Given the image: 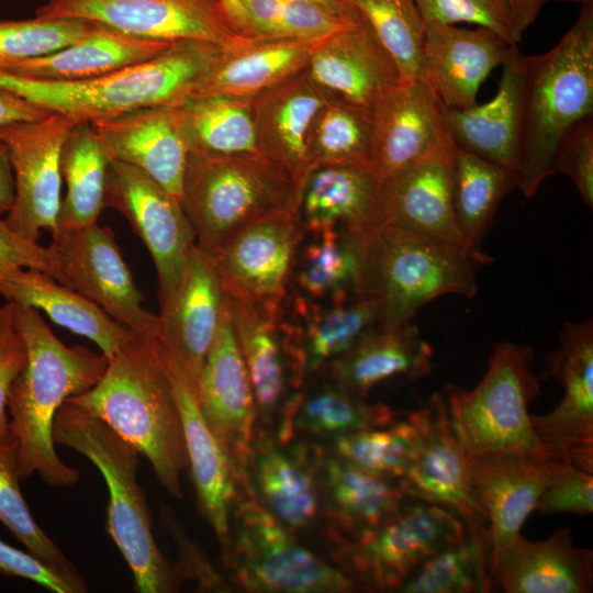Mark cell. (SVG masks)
<instances>
[{
    "label": "cell",
    "instance_id": "53",
    "mask_svg": "<svg viewBox=\"0 0 593 593\" xmlns=\"http://www.w3.org/2000/svg\"><path fill=\"white\" fill-rule=\"evenodd\" d=\"M26 362V348L13 318V304H0V443L12 438L8 399L12 383Z\"/></svg>",
    "mask_w": 593,
    "mask_h": 593
},
{
    "label": "cell",
    "instance_id": "34",
    "mask_svg": "<svg viewBox=\"0 0 593 593\" xmlns=\"http://www.w3.org/2000/svg\"><path fill=\"white\" fill-rule=\"evenodd\" d=\"M0 295L7 302L42 311L54 323L89 338L108 359L136 333L78 291L40 270H11L0 279Z\"/></svg>",
    "mask_w": 593,
    "mask_h": 593
},
{
    "label": "cell",
    "instance_id": "25",
    "mask_svg": "<svg viewBox=\"0 0 593 593\" xmlns=\"http://www.w3.org/2000/svg\"><path fill=\"white\" fill-rule=\"evenodd\" d=\"M382 190L369 160L313 167L301 184L300 224L306 234L338 227L372 232L384 224Z\"/></svg>",
    "mask_w": 593,
    "mask_h": 593
},
{
    "label": "cell",
    "instance_id": "17",
    "mask_svg": "<svg viewBox=\"0 0 593 593\" xmlns=\"http://www.w3.org/2000/svg\"><path fill=\"white\" fill-rule=\"evenodd\" d=\"M564 394L546 415H530L538 438L566 463L593 473V323L566 322L550 359Z\"/></svg>",
    "mask_w": 593,
    "mask_h": 593
},
{
    "label": "cell",
    "instance_id": "19",
    "mask_svg": "<svg viewBox=\"0 0 593 593\" xmlns=\"http://www.w3.org/2000/svg\"><path fill=\"white\" fill-rule=\"evenodd\" d=\"M444 108L426 79L399 83L371 109L369 161L382 180L404 170L447 137Z\"/></svg>",
    "mask_w": 593,
    "mask_h": 593
},
{
    "label": "cell",
    "instance_id": "57",
    "mask_svg": "<svg viewBox=\"0 0 593 593\" xmlns=\"http://www.w3.org/2000/svg\"><path fill=\"white\" fill-rule=\"evenodd\" d=\"M0 573L32 581L55 593H78L60 574L32 553L24 552L0 539Z\"/></svg>",
    "mask_w": 593,
    "mask_h": 593
},
{
    "label": "cell",
    "instance_id": "63",
    "mask_svg": "<svg viewBox=\"0 0 593 593\" xmlns=\"http://www.w3.org/2000/svg\"><path fill=\"white\" fill-rule=\"evenodd\" d=\"M546 1H547V2H548V1H569V2H574V3H581V4H583V3H586V2H591V1H593V0H546Z\"/></svg>",
    "mask_w": 593,
    "mask_h": 593
},
{
    "label": "cell",
    "instance_id": "48",
    "mask_svg": "<svg viewBox=\"0 0 593 593\" xmlns=\"http://www.w3.org/2000/svg\"><path fill=\"white\" fill-rule=\"evenodd\" d=\"M333 439L335 456L368 472L396 481L406 473L416 457L419 432L409 413L389 425L339 435Z\"/></svg>",
    "mask_w": 593,
    "mask_h": 593
},
{
    "label": "cell",
    "instance_id": "60",
    "mask_svg": "<svg viewBox=\"0 0 593 593\" xmlns=\"http://www.w3.org/2000/svg\"><path fill=\"white\" fill-rule=\"evenodd\" d=\"M546 0H510L515 30L522 38L527 27L535 22Z\"/></svg>",
    "mask_w": 593,
    "mask_h": 593
},
{
    "label": "cell",
    "instance_id": "45",
    "mask_svg": "<svg viewBox=\"0 0 593 593\" xmlns=\"http://www.w3.org/2000/svg\"><path fill=\"white\" fill-rule=\"evenodd\" d=\"M490 547L470 534L424 560L396 590L401 593H485L494 581Z\"/></svg>",
    "mask_w": 593,
    "mask_h": 593
},
{
    "label": "cell",
    "instance_id": "37",
    "mask_svg": "<svg viewBox=\"0 0 593 593\" xmlns=\"http://www.w3.org/2000/svg\"><path fill=\"white\" fill-rule=\"evenodd\" d=\"M322 41L256 40L225 52L191 97L227 94L253 99L306 69Z\"/></svg>",
    "mask_w": 593,
    "mask_h": 593
},
{
    "label": "cell",
    "instance_id": "26",
    "mask_svg": "<svg viewBox=\"0 0 593 593\" xmlns=\"http://www.w3.org/2000/svg\"><path fill=\"white\" fill-rule=\"evenodd\" d=\"M455 146L447 137L435 149L383 180L384 224L459 244L452 209Z\"/></svg>",
    "mask_w": 593,
    "mask_h": 593
},
{
    "label": "cell",
    "instance_id": "3",
    "mask_svg": "<svg viewBox=\"0 0 593 593\" xmlns=\"http://www.w3.org/2000/svg\"><path fill=\"white\" fill-rule=\"evenodd\" d=\"M225 49L180 40L157 56L93 79L42 80L0 70V89L75 122H97L145 107L182 105Z\"/></svg>",
    "mask_w": 593,
    "mask_h": 593
},
{
    "label": "cell",
    "instance_id": "44",
    "mask_svg": "<svg viewBox=\"0 0 593 593\" xmlns=\"http://www.w3.org/2000/svg\"><path fill=\"white\" fill-rule=\"evenodd\" d=\"M360 19L395 64L401 83L426 79V22L415 0H353Z\"/></svg>",
    "mask_w": 593,
    "mask_h": 593
},
{
    "label": "cell",
    "instance_id": "56",
    "mask_svg": "<svg viewBox=\"0 0 593 593\" xmlns=\"http://www.w3.org/2000/svg\"><path fill=\"white\" fill-rule=\"evenodd\" d=\"M18 268L40 270L55 280L57 277V266L51 248L23 237L4 219H0V279Z\"/></svg>",
    "mask_w": 593,
    "mask_h": 593
},
{
    "label": "cell",
    "instance_id": "49",
    "mask_svg": "<svg viewBox=\"0 0 593 593\" xmlns=\"http://www.w3.org/2000/svg\"><path fill=\"white\" fill-rule=\"evenodd\" d=\"M97 22L76 18L35 16L0 21V70L54 53L86 37Z\"/></svg>",
    "mask_w": 593,
    "mask_h": 593
},
{
    "label": "cell",
    "instance_id": "11",
    "mask_svg": "<svg viewBox=\"0 0 593 593\" xmlns=\"http://www.w3.org/2000/svg\"><path fill=\"white\" fill-rule=\"evenodd\" d=\"M35 13L97 22L148 40L205 41L226 52L256 41L232 26L220 0H46Z\"/></svg>",
    "mask_w": 593,
    "mask_h": 593
},
{
    "label": "cell",
    "instance_id": "46",
    "mask_svg": "<svg viewBox=\"0 0 593 593\" xmlns=\"http://www.w3.org/2000/svg\"><path fill=\"white\" fill-rule=\"evenodd\" d=\"M20 479L18 444L11 438L0 443V523L30 553L69 581L78 593L86 592L83 577L35 523L20 490Z\"/></svg>",
    "mask_w": 593,
    "mask_h": 593
},
{
    "label": "cell",
    "instance_id": "6",
    "mask_svg": "<svg viewBox=\"0 0 593 593\" xmlns=\"http://www.w3.org/2000/svg\"><path fill=\"white\" fill-rule=\"evenodd\" d=\"M301 184L260 155L189 152L179 201L195 245L211 256L262 219L298 213Z\"/></svg>",
    "mask_w": 593,
    "mask_h": 593
},
{
    "label": "cell",
    "instance_id": "40",
    "mask_svg": "<svg viewBox=\"0 0 593 593\" xmlns=\"http://www.w3.org/2000/svg\"><path fill=\"white\" fill-rule=\"evenodd\" d=\"M280 444L296 433L339 436L391 424L399 414L383 403L361 396L328 379L307 390H295L281 411Z\"/></svg>",
    "mask_w": 593,
    "mask_h": 593
},
{
    "label": "cell",
    "instance_id": "20",
    "mask_svg": "<svg viewBox=\"0 0 593 593\" xmlns=\"http://www.w3.org/2000/svg\"><path fill=\"white\" fill-rule=\"evenodd\" d=\"M226 294L208 254L194 245L176 288L160 300L156 337L197 381L221 324Z\"/></svg>",
    "mask_w": 593,
    "mask_h": 593
},
{
    "label": "cell",
    "instance_id": "50",
    "mask_svg": "<svg viewBox=\"0 0 593 593\" xmlns=\"http://www.w3.org/2000/svg\"><path fill=\"white\" fill-rule=\"evenodd\" d=\"M425 22L478 24L499 35L508 45H517L510 0H415Z\"/></svg>",
    "mask_w": 593,
    "mask_h": 593
},
{
    "label": "cell",
    "instance_id": "55",
    "mask_svg": "<svg viewBox=\"0 0 593 593\" xmlns=\"http://www.w3.org/2000/svg\"><path fill=\"white\" fill-rule=\"evenodd\" d=\"M160 513L165 528L170 533L180 549V561L176 568L182 582L195 580L199 582L200 589L219 592L228 591L225 580L212 568L200 548L188 538L170 508L163 506Z\"/></svg>",
    "mask_w": 593,
    "mask_h": 593
},
{
    "label": "cell",
    "instance_id": "28",
    "mask_svg": "<svg viewBox=\"0 0 593 593\" xmlns=\"http://www.w3.org/2000/svg\"><path fill=\"white\" fill-rule=\"evenodd\" d=\"M511 47L484 27L427 22L423 47L426 80L446 108H470L477 103L482 82Z\"/></svg>",
    "mask_w": 593,
    "mask_h": 593
},
{
    "label": "cell",
    "instance_id": "61",
    "mask_svg": "<svg viewBox=\"0 0 593 593\" xmlns=\"http://www.w3.org/2000/svg\"><path fill=\"white\" fill-rule=\"evenodd\" d=\"M232 26L242 35L255 38L248 15L239 0H220Z\"/></svg>",
    "mask_w": 593,
    "mask_h": 593
},
{
    "label": "cell",
    "instance_id": "39",
    "mask_svg": "<svg viewBox=\"0 0 593 593\" xmlns=\"http://www.w3.org/2000/svg\"><path fill=\"white\" fill-rule=\"evenodd\" d=\"M367 234L343 227L309 234L294 265L296 294L316 302L362 296Z\"/></svg>",
    "mask_w": 593,
    "mask_h": 593
},
{
    "label": "cell",
    "instance_id": "51",
    "mask_svg": "<svg viewBox=\"0 0 593 593\" xmlns=\"http://www.w3.org/2000/svg\"><path fill=\"white\" fill-rule=\"evenodd\" d=\"M567 175L580 197L593 208V118L584 116L562 135L555 156L553 174Z\"/></svg>",
    "mask_w": 593,
    "mask_h": 593
},
{
    "label": "cell",
    "instance_id": "42",
    "mask_svg": "<svg viewBox=\"0 0 593 593\" xmlns=\"http://www.w3.org/2000/svg\"><path fill=\"white\" fill-rule=\"evenodd\" d=\"M110 159L90 122H76L68 131L60 154V171L67 193L60 202L58 231L98 223L105 208Z\"/></svg>",
    "mask_w": 593,
    "mask_h": 593
},
{
    "label": "cell",
    "instance_id": "30",
    "mask_svg": "<svg viewBox=\"0 0 593 593\" xmlns=\"http://www.w3.org/2000/svg\"><path fill=\"white\" fill-rule=\"evenodd\" d=\"M329 98L306 69L251 99L258 153L298 181L310 170L307 134Z\"/></svg>",
    "mask_w": 593,
    "mask_h": 593
},
{
    "label": "cell",
    "instance_id": "32",
    "mask_svg": "<svg viewBox=\"0 0 593 593\" xmlns=\"http://www.w3.org/2000/svg\"><path fill=\"white\" fill-rule=\"evenodd\" d=\"M525 55L512 46L501 64L495 96L466 109L444 108V125L452 144L515 174Z\"/></svg>",
    "mask_w": 593,
    "mask_h": 593
},
{
    "label": "cell",
    "instance_id": "12",
    "mask_svg": "<svg viewBox=\"0 0 593 593\" xmlns=\"http://www.w3.org/2000/svg\"><path fill=\"white\" fill-rule=\"evenodd\" d=\"M410 414L419 432V446L396 483L409 500L454 512L468 533L491 549L488 516L472 486L468 458L451 427L444 394L433 393Z\"/></svg>",
    "mask_w": 593,
    "mask_h": 593
},
{
    "label": "cell",
    "instance_id": "15",
    "mask_svg": "<svg viewBox=\"0 0 593 593\" xmlns=\"http://www.w3.org/2000/svg\"><path fill=\"white\" fill-rule=\"evenodd\" d=\"M105 206L119 211L147 247L158 276L159 300L166 298L179 282L195 245L179 199L142 170L111 160Z\"/></svg>",
    "mask_w": 593,
    "mask_h": 593
},
{
    "label": "cell",
    "instance_id": "9",
    "mask_svg": "<svg viewBox=\"0 0 593 593\" xmlns=\"http://www.w3.org/2000/svg\"><path fill=\"white\" fill-rule=\"evenodd\" d=\"M224 557L232 581L246 592L346 593L361 588L300 545L242 482Z\"/></svg>",
    "mask_w": 593,
    "mask_h": 593
},
{
    "label": "cell",
    "instance_id": "13",
    "mask_svg": "<svg viewBox=\"0 0 593 593\" xmlns=\"http://www.w3.org/2000/svg\"><path fill=\"white\" fill-rule=\"evenodd\" d=\"M48 247L59 283L78 291L133 332L156 336L158 315L143 307V295L109 227L94 223L58 231Z\"/></svg>",
    "mask_w": 593,
    "mask_h": 593
},
{
    "label": "cell",
    "instance_id": "22",
    "mask_svg": "<svg viewBox=\"0 0 593 593\" xmlns=\"http://www.w3.org/2000/svg\"><path fill=\"white\" fill-rule=\"evenodd\" d=\"M92 126L110 161L142 170L180 199L189 154L182 105L139 108Z\"/></svg>",
    "mask_w": 593,
    "mask_h": 593
},
{
    "label": "cell",
    "instance_id": "14",
    "mask_svg": "<svg viewBox=\"0 0 593 593\" xmlns=\"http://www.w3.org/2000/svg\"><path fill=\"white\" fill-rule=\"evenodd\" d=\"M76 122L49 113L27 122L0 127V141L7 146L15 179V200L4 217L23 237L37 242L43 230L58 232L60 208V154L65 137Z\"/></svg>",
    "mask_w": 593,
    "mask_h": 593
},
{
    "label": "cell",
    "instance_id": "18",
    "mask_svg": "<svg viewBox=\"0 0 593 593\" xmlns=\"http://www.w3.org/2000/svg\"><path fill=\"white\" fill-rule=\"evenodd\" d=\"M205 424L236 467L247 474L255 441L257 405L227 306L195 381Z\"/></svg>",
    "mask_w": 593,
    "mask_h": 593
},
{
    "label": "cell",
    "instance_id": "59",
    "mask_svg": "<svg viewBox=\"0 0 593 593\" xmlns=\"http://www.w3.org/2000/svg\"><path fill=\"white\" fill-rule=\"evenodd\" d=\"M15 200V179L7 146L0 141V214H8Z\"/></svg>",
    "mask_w": 593,
    "mask_h": 593
},
{
    "label": "cell",
    "instance_id": "2",
    "mask_svg": "<svg viewBox=\"0 0 593 593\" xmlns=\"http://www.w3.org/2000/svg\"><path fill=\"white\" fill-rule=\"evenodd\" d=\"M65 402L102 418L148 459L161 486L182 499L180 474L189 467L183 425L160 343L134 333L108 359L98 383Z\"/></svg>",
    "mask_w": 593,
    "mask_h": 593
},
{
    "label": "cell",
    "instance_id": "52",
    "mask_svg": "<svg viewBox=\"0 0 593 593\" xmlns=\"http://www.w3.org/2000/svg\"><path fill=\"white\" fill-rule=\"evenodd\" d=\"M358 22L339 16L311 0H280V40L320 41Z\"/></svg>",
    "mask_w": 593,
    "mask_h": 593
},
{
    "label": "cell",
    "instance_id": "35",
    "mask_svg": "<svg viewBox=\"0 0 593 593\" xmlns=\"http://www.w3.org/2000/svg\"><path fill=\"white\" fill-rule=\"evenodd\" d=\"M433 369L432 346L410 323L398 328L376 325L325 371L333 382L366 398L383 380L396 376L417 380Z\"/></svg>",
    "mask_w": 593,
    "mask_h": 593
},
{
    "label": "cell",
    "instance_id": "29",
    "mask_svg": "<svg viewBox=\"0 0 593 593\" xmlns=\"http://www.w3.org/2000/svg\"><path fill=\"white\" fill-rule=\"evenodd\" d=\"M306 72L329 96L369 110L401 83L395 64L362 20L324 38Z\"/></svg>",
    "mask_w": 593,
    "mask_h": 593
},
{
    "label": "cell",
    "instance_id": "43",
    "mask_svg": "<svg viewBox=\"0 0 593 593\" xmlns=\"http://www.w3.org/2000/svg\"><path fill=\"white\" fill-rule=\"evenodd\" d=\"M182 111L189 152L260 155L251 99L227 94L190 97L182 104Z\"/></svg>",
    "mask_w": 593,
    "mask_h": 593
},
{
    "label": "cell",
    "instance_id": "27",
    "mask_svg": "<svg viewBox=\"0 0 593 593\" xmlns=\"http://www.w3.org/2000/svg\"><path fill=\"white\" fill-rule=\"evenodd\" d=\"M490 570L506 593H589L593 588V552L575 546L567 526L538 541L519 534L490 556Z\"/></svg>",
    "mask_w": 593,
    "mask_h": 593
},
{
    "label": "cell",
    "instance_id": "23",
    "mask_svg": "<svg viewBox=\"0 0 593 593\" xmlns=\"http://www.w3.org/2000/svg\"><path fill=\"white\" fill-rule=\"evenodd\" d=\"M288 305L291 311L288 315L283 305L282 325L298 388L380 321V302L370 296L316 302L296 294Z\"/></svg>",
    "mask_w": 593,
    "mask_h": 593
},
{
    "label": "cell",
    "instance_id": "4",
    "mask_svg": "<svg viewBox=\"0 0 593 593\" xmlns=\"http://www.w3.org/2000/svg\"><path fill=\"white\" fill-rule=\"evenodd\" d=\"M593 112V1L548 52L524 59L516 187L527 198L553 175L564 132Z\"/></svg>",
    "mask_w": 593,
    "mask_h": 593
},
{
    "label": "cell",
    "instance_id": "41",
    "mask_svg": "<svg viewBox=\"0 0 593 593\" xmlns=\"http://www.w3.org/2000/svg\"><path fill=\"white\" fill-rule=\"evenodd\" d=\"M514 187V171L455 146V222L461 246L478 264L488 262L489 258L481 251L483 236L500 202Z\"/></svg>",
    "mask_w": 593,
    "mask_h": 593
},
{
    "label": "cell",
    "instance_id": "8",
    "mask_svg": "<svg viewBox=\"0 0 593 593\" xmlns=\"http://www.w3.org/2000/svg\"><path fill=\"white\" fill-rule=\"evenodd\" d=\"M532 360V348L502 342L494 346L488 370L472 390L446 385L450 424L467 456L557 458L538 438L528 413L539 392Z\"/></svg>",
    "mask_w": 593,
    "mask_h": 593
},
{
    "label": "cell",
    "instance_id": "31",
    "mask_svg": "<svg viewBox=\"0 0 593 593\" xmlns=\"http://www.w3.org/2000/svg\"><path fill=\"white\" fill-rule=\"evenodd\" d=\"M283 305H265L227 296L231 323L249 374L257 410L265 415L280 412L291 394L290 390H298L282 325Z\"/></svg>",
    "mask_w": 593,
    "mask_h": 593
},
{
    "label": "cell",
    "instance_id": "54",
    "mask_svg": "<svg viewBox=\"0 0 593 593\" xmlns=\"http://www.w3.org/2000/svg\"><path fill=\"white\" fill-rule=\"evenodd\" d=\"M535 510L541 514H592L593 473L568 466L542 492Z\"/></svg>",
    "mask_w": 593,
    "mask_h": 593
},
{
    "label": "cell",
    "instance_id": "10",
    "mask_svg": "<svg viewBox=\"0 0 593 593\" xmlns=\"http://www.w3.org/2000/svg\"><path fill=\"white\" fill-rule=\"evenodd\" d=\"M468 534L454 512L409 500L378 526L337 540V555L361 588L396 591L424 560Z\"/></svg>",
    "mask_w": 593,
    "mask_h": 593
},
{
    "label": "cell",
    "instance_id": "47",
    "mask_svg": "<svg viewBox=\"0 0 593 593\" xmlns=\"http://www.w3.org/2000/svg\"><path fill=\"white\" fill-rule=\"evenodd\" d=\"M371 110L329 96L307 134L310 169L316 166L369 160Z\"/></svg>",
    "mask_w": 593,
    "mask_h": 593
},
{
    "label": "cell",
    "instance_id": "36",
    "mask_svg": "<svg viewBox=\"0 0 593 593\" xmlns=\"http://www.w3.org/2000/svg\"><path fill=\"white\" fill-rule=\"evenodd\" d=\"M170 43L128 35L97 23L92 32L79 42L54 53L16 63L1 71L42 80L93 79L153 58Z\"/></svg>",
    "mask_w": 593,
    "mask_h": 593
},
{
    "label": "cell",
    "instance_id": "24",
    "mask_svg": "<svg viewBox=\"0 0 593 593\" xmlns=\"http://www.w3.org/2000/svg\"><path fill=\"white\" fill-rule=\"evenodd\" d=\"M472 486L486 513L491 553L519 535L537 501L570 465L557 458L467 456Z\"/></svg>",
    "mask_w": 593,
    "mask_h": 593
},
{
    "label": "cell",
    "instance_id": "7",
    "mask_svg": "<svg viewBox=\"0 0 593 593\" xmlns=\"http://www.w3.org/2000/svg\"><path fill=\"white\" fill-rule=\"evenodd\" d=\"M475 264L459 244L383 224L366 237L362 296L380 302L379 326L398 328L435 298H472Z\"/></svg>",
    "mask_w": 593,
    "mask_h": 593
},
{
    "label": "cell",
    "instance_id": "21",
    "mask_svg": "<svg viewBox=\"0 0 593 593\" xmlns=\"http://www.w3.org/2000/svg\"><path fill=\"white\" fill-rule=\"evenodd\" d=\"M160 348L182 419L199 510L224 546L230 536L232 512L247 475L205 424L194 380L161 344Z\"/></svg>",
    "mask_w": 593,
    "mask_h": 593
},
{
    "label": "cell",
    "instance_id": "16",
    "mask_svg": "<svg viewBox=\"0 0 593 593\" xmlns=\"http://www.w3.org/2000/svg\"><path fill=\"white\" fill-rule=\"evenodd\" d=\"M304 235L296 212L268 216L238 233L210 256L226 295L283 305Z\"/></svg>",
    "mask_w": 593,
    "mask_h": 593
},
{
    "label": "cell",
    "instance_id": "5",
    "mask_svg": "<svg viewBox=\"0 0 593 593\" xmlns=\"http://www.w3.org/2000/svg\"><path fill=\"white\" fill-rule=\"evenodd\" d=\"M53 440L83 455L101 472L110 496L107 530L133 573L135 591H179V572L154 539L146 494L137 481L136 447L102 418L69 402L55 415Z\"/></svg>",
    "mask_w": 593,
    "mask_h": 593
},
{
    "label": "cell",
    "instance_id": "38",
    "mask_svg": "<svg viewBox=\"0 0 593 593\" xmlns=\"http://www.w3.org/2000/svg\"><path fill=\"white\" fill-rule=\"evenodd\" d=\"M321 481L325 512L337 540L371 529L407 501L395 480L379 477L333 455L323 459Z\"/></svg>",
    "mask_w": 593,
    "mask_h": 593
},
{
    "label": "cell",
    "instance_id": "58",
    "mask_svg": "<svg viewBox=\"0 0 593 593\" xmlns=\"http://www.w3.org/2000/svg\"><path fill=\"white\" fill-rule=\"evenodd\" d=\"M46 112L24 98L0 89V127L16 123L36 121L47 116Z\"/></svg>",
    "mask_w": 593,
    "mask_h": 593
},
{
    "label": "cell",
    "instance_id": "62",
    "mask_svg": "<svg viewBox=\"0 0 593 593\" xmlns=\"http://www.w3.org/2000/svg\"><path fill=\"white\" fill-rule=\"evenodd\" d=\"M325 7L333 13L354 21H360V16L353 0H311Z\"/></svg>",
    "mask_w": 593,
    "mask_h": 593
},
{
    "label": "cell",
    "instance_id": "1",
    "mask_svg": "<svg viewBox=\"0 0 593 593\" xmlns=\"http://www.w3.org/2000/svg\"><path fill=\"white\" fill-rule=\"evenodd\" d=\"M12 304L14 323L26 348L25 366L8 399L9 429L18 444V470L21 479L37 473L48 485H72L79 472L65 465L55 451L54 418L68 398L98 383L108 358L83 346H66L40 311Z\"/></svg>",
    "mask_w": 593,
    "mask_h": 593
},
{
    "label": "cell",
    "instance_id": "33",
    "mask_svg": "<svg viewBox=\"0 0 593 593\" xmlns=\"http://www.w3.org/2000/svg\"><path fill=\"white\" fill-rule=\"evenodd\" d=\"M323 457L305 447H280L270 439H256L248 461L249 485L257 500L283 525L304 528L318 511V484Z\"/></svg>",
    "mask_w": 593,
    "mask_h": 593
}]
</instances>
